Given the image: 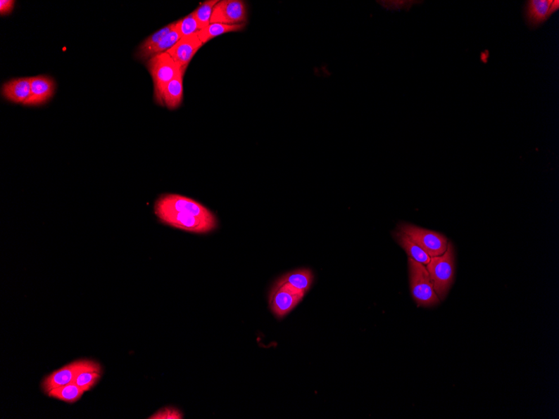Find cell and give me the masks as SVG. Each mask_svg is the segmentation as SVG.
<instances>
[{
	"instance_id": "2",
	"label": "cell",
	"mask_w": 559,
	"mask_h": 419,
	"mask_svg": "<svg viewBox=\"0 0 559 419\" xmlns=\"http://www.w3.org/2000/svg\"><path fill=\"white\" fill-rule=\"evenodd\" d=\"M410 283L413 298L418 307H432L440 304L427 266L409 258Z\"/></svg>"
},
{
	"instance_id": "24",
	"label": "cell",
	"mask_w": 559,
	"mask_h": 419,
	"mask_svg": "<svg viewBox=\"0 0 559 419\" xmlns=\"http://www.w3.org/2000/svg\"><path fill=\"white\" fill-rule=\"evenodd\" d=\"M151 419H181L183 418V414L181 413L180 410L175 408H165L159 410L153 415L151 416Z\"/></svg>"
},
{
	"instance_id": "20",
	"label": "cell",
	"mask_w": 559,
	"mask_h": 419,
	"mask_svg": "<svg viewBox=\"0 0 559 419\" xmlns=\"http://www.w3.org/2000/svg\"><path fill=\"white\" fill-rule=\"evenodd\" d=\"M217 3H218L217 0H207L192 13L194 19L197 21L199 30L206 28L211 24L213 11Z\"/></svg>"
},
{
	"instance_id": "11",
	"label": "cell",
	"mask_w": 559,
	"mask_h": 419,
	"mask_svg": "<svg viewBox=\"0 0 559 419\" xmlns=\"http://www.w3.org/2000/svg\"><path fill=\"white\" fill-rule=\"evenodd\" d=\"M203 46V43L199 38L198 33L190 35V37H183L177 41L170 51L167 52L170 55L175 63L180 66V68L186 72L190 61L199 49Z\"/></svg>"
},
{
	"instance_id": "10",
	"label": "cell",
	"mask_w": 559,
	"mask_h": 419,
	"mask_svg": "<svg viewBox=\"0 0 559 419\" xmlns=\"http://www.w3.org/2000/svg\"><path fill=\"white\" fill-rule=\"evenodd\" d=\"M558 0H530L526 2L525 16L527 25L531 29L539 27L558 10Z\"/></svg>"
},
{
	"instance_id": "12",
	"label": "cell",
	"mask_w": 559,
	"mask_h": 419,
	"mask_svg": "<svg viewBox=\"0 0 559 419\" xmlns=\"http://www.w3.org/2000/svg\"><path fill=\"white\" fill-rule=\"evenodd\" d=\"M31 77L16 78L4 84L2 95L15 104L25 105L31 95Z\"/></svg>"
},
{
	"instance_id": "15",
	"label": "cell",
	"mask_w": 559,
	"mask_h": 419,
	"mask_svg": "<svg viewBox=\"0 0 559 419\" xmlns=\"http://www.w3.org/2000/svg\"><path fill=\"white\" fill-rule=\"evenodd\" d=\"M185 72L180 70L177 76L168 84L162 96V105L170 110H175L180 107L183 101V80Z\"/></svg>"
},
{
	"instance_id": "16",
	"label": "cell",
	"mask_w": 559,
	"mask_h": 419,
	"mask_svg": "<svg viewBox=\"0 0 559 419\" xmlns=\"http://www.w3.org/2000/svg\"><path fill=\"white\" fill-rule=\"evenodd\" d=\"M393 236L398 244L406 251L409 258L423 264L425 266H427L432 257L420 246L417 245L409 236L397 229L393 233Z\"/></svg>"
},
{
	"instance_id": "18",
	"label": "cell",
	"mask_w": 559,
	"mask_h": 419,
	"mask_svg": "<svg viewBox=\"0 0 559 419\" xmlns=\"http://www.w3.org/2000/svg\"><path fill=\"white\" fill-rule=\"evenodd\" d=\"M84 391L75 382L69 383L68 385L53 388L48 392V396L51 398L63 401L68 404H73L82 398Z\"/></svg>"
},
{
	"instance_id": "8",
	"label": "cell",
	"mask_w": 559,
	"mask_h": 419,
	"mask_svg": "<svg viewBox=\"0 0 559 419\" xmlns=\"http://www.w3.org/2000/svg\"><path fill=\"white\" fill-rule=\"evenodd\" d=\"M248 18L247 6L242 0H221L213 11L211 23L230 25L246 24Z\"/></svg>"
},
{
	"instance_id": "25",
	"label": "cell",
	"mask_w": 559,
	"mask_h": 419,
	"mask_svg": "<svg viewBox=\"0 0 559 419\" xmlns=\"http://www.w3.org/2000/svg\"><path fill=\"white\" fill-rule=\"evenodd\" d=\"M15 1L12 0H1L0 1V14L1 15L10 14L14 8Z\"/></svg>"
},
{
	"instance_id": "6",
	"label": "cell",
	"mask_w": 559,
	"mask_h": 419,
	"mask_svg": "<svg viewBox=\"0 0 559 419\" xmlns=\"http://www.w3.org/2000/svg\"><path fill=\"white\" fill-rule=\"evenodd\" d=\"M154 208L170 210L196 216V217L216 220L212 212L192 198L179 194H164L155 202Z\"/></svg>"
},
{
	"instance_id": "1",
	"label": "cell",
	"mask_w": 559,
	"mask_h": 419,
	"mask_svg": "<svg viewBox=\"0 0 559 419\" xmlns=\"http://www.w3.org/2000/svg\"><path fill=\"white\" fill-rule=\"evenodd\" d=\"M427 266L434 289L441 301L445 299L455 280L456 255L452 243L441 257H432Z\"/></svg>"
},
{
	"instance_id": "13",
	"label": "cell",
	"mask_w": 559,
	"mask_h": 419,
	"mask_svg": "<svg viewBox=\"0 0 559 419\" xmlns=\"http://www.w3.org/2000/svg\"><path fill=\"white\" fill-rule=\"evenodd\" d=\"M31 95L25 105H38L46 103L54 94L55 82L46 76L31 77Z\"/></svg>"
},
{
	"instance_id": "7",
	"label": "cell",
	"mask_w": 559,
	"mask_h": 419,
	"mask_svg": "<svg viewBox=\"0 0 559 419\" xmlns=\"http://www.w3.org/2000/svg\"><path fill=\"white\" fill-rule=\"evenodd\" d=\"M304 295L303 292L287 285L275 284L269 298L270 311L277 318H282L299 305Z\"/></svg>"
},
{
	"instance_id": "19",
	"label": "cell",
	"mask_w": 559,
	"mask_h": 419,
	"mask_svg": "<svg viewBox=\"0 0 559 419\" xmlns=\"http://www.w3.org/2000/svg\"><path fill=\"white\" fill-rule=\"evenodd\" d=\"M175 28L176 22H174V23L166 25L165 27L158 30V32L151 34L149 37L144 39V42L142 43L139 49H137L136 53L137 58L144 61L146 54H147L151 49L156 46L163 38L165 37L167 34L172 32V30H175Z\"/></svg>"
},
{
	"instance_id": "3",
	"label": "cell",
	"mask_w": 559,
	"mask_h": 419,
	"mask_svg": "<svg viewBox=\"0 0 559 419\" xmlns=\"http://www.w3.org/2000/svg\"><path fill=\"white\" fill-rule=\"evenodd\" d=\"M147 67L153 82L155 101L158 104L162 105L164 89L177 74L183 70L168 52L151 57L148 60Z\"/></svg>"
},
{
	"instance_id": "4",
	"label": "cell",
	"mask_w": 559,
	"mask_h": 419,
	"mask_svg": "<svg viewBox=\"0 0 559 419\" xmlns=\"http://www.w3.org/2000/svg\"><path fill=\"white\" fill-rule=\"evenodd\" d=\"M154 211L155 214L162 223L181 229V231L206 233L214 231L217 227V219L199 218L192 214L170 210L154 208Z\"/></svg>"
},
{
	"instance_id": "5",
	"label": "cell",
	"mask_w": 559,
	"mask_h": 419,
	"mask_svg": "<svg viewBox=\"0 0 559 419\" xmlns=\"http://www.w3.org/2000/svg\"><path fill=\"white\" fill-rule=\"evenodd\" d=\"M398 229L409 236L430 257H441L446 251L449 241L441 233L406 223L399 224Z\"/></svg>"
},
{
	"instance_id": "23",
	"label": "cell",
	"mask_w": 559,
	"mask_h": 419,
	"mask_svg": "<svg viewBox=\"0 0 559 419\" xmlns=\"http://www.w3.org/2000/svg\"><path fill=\"white\" fill-rule=\"evenodd\" d=\"M176 30L181 38L190 37L199 32V25L192 13L176 22Z\"/></svg>"
},
{
	"instance_id": "17",
	"label": "cell",
	"mask_w": 559,
	"mask_h": 419,
	"mask_svg": "<svg viewBox=\"0 0 559 419\" xmlns=\"http://www.w3.org/2000/svg\"><path fill=\"white\" fill-rule=\"evenodd\" d=\"M246 24L242 25H225L219 23H211L207 26L206 28L199 30L198 32L199 38L201 39L203 45L211 41V39L220 37V35L242 32L246 28Z\"/></svg>"
},
{
	"instance_id": "14",
	"label": "cell",
	"mask_w": 559,
	"mask_h": 419,
	"mask_svg": "<svg viewBox=\"0 0 559 419\" xmlns=\"http://www.w3.org/2000/svg\"><path fill=\"white\" fill-rule=\"evenodd\" d=\"M313 282V274L309 269H300L282 276L276 282V285H287L290 288L306 294L310 290Z\"/></svg>"
},
{
	"instance_id": "22",
	"label": "cell",
	"mask_w": 559,
	"mask_h": 419,
	"mask_svg": "<svg viewBox=\"0 0 559 419\" xmlns=\"http://www.w3.org/2000/svg\"><path fill=\"white\" fill-rule=\"evenodd\" d=\"M181 39L180 34L177 32L175 28L172 32L167 34L165 37L163 38L156 46L151 49V50L146 54L145 60H149L151 57L162 54V53L170 51V49L175 45V44Z\"/></svg>"
},
{
	"instance_id": "9",
	"label": "cell",
	"mask_w": 559,
	"mask_h": 419,
	"mask_svg": "<svg viewBox=\"0 0 559 419\" xmlns=\"http://www.w3.org/2000/svg\"><path fill=\"white\" fill-rule=\"evenodd\" d=\"M100 367V365L95 361L89 360H81L74 361L73 363L65 366V367L52 373L50 376L44 379L43 382V389L48 394L53 388L59 387L74 382L77 374L87 368Z\"/></svg>"
},
{
	"instance_id": "21",
	"label": "cell",
	"mask_w": 559,
	"mask_h": 419,
	"mask_svg": "<svg viewBox=\"0 0 559 419\" xmlns=\"http://www.w3.org/2000/svg\"><path fill=\"white\" fill-rule=\"evenodd\" d=\"M101 375V366L97 368L82 370L77 374L74 382L82 387L84 391L87 392L95 386L97 381L99 380Z\"/></svg>"
}]
</instances>
